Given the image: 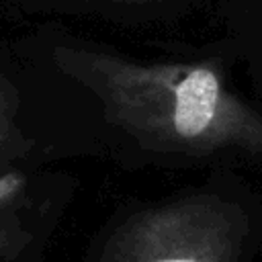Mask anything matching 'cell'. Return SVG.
Listing matches in <instances>:
<instances>
[{"label": "cell", "mask_w": 262, "mask_h": 262, "mask_svg": "<svg viewBox=\"0 0 262 262\" xmlns=\"http://www.w3.org/2000/svg\"><path fill=\"white\" fill-rule=\"evenodd\" d=\"M102 2H117V4H151V2H162V0H102Z\"/></svg>", "instance_id": "obj_6"}, {"label": "cell", "mask_w": 262, "mask_h": 262, "mask_svg": "<svg viewBox=\"0 0 262 262\" xmlns=\"http://www.w3.org/2000/svg\"><path fill=\"white\" fill-rule=\"evenodd\" d=\"M239 231L235 213L221 203H172L123 223L104 262H235Z\"/></svg>", "instance_id": "obj_2"}, {"label": "cell", "mask_w": 262, "mask_h": 262, "mask_svg": "<svg viewBox=\"0 0 262 262\" xmlns=\"http://www.w3.org/2000/svg\"><path fill=\"white\" fill-rule=\"evenodd\" d=\"M16 108H18V92L10 80L0 76V156L8 154V149L14 145Z\"/></svg>", "instance_id": "obj_3"}, {"label": "cell", "mask_w": 262, "mask_h": 262, "mask_svg": "<svg viewBox=\"0 0 262 262\" xmlns=\"http://www.w3.org/2000/svg\"><path fill=\"white\" fill-rule=\"evenodd\" d=\"M53 59L100 98L111 123L149 147L262 151V115L227 88L211 61L139 63L78 47H55Z\"/></svg>", "instance_id": "obj_1"}, {"label": "cell", "mask_w": 262, "mask_h": 262, "mask_svg": "<svg viewBox=\"0 0 262 262\" xmlns=\"http://www.w3.org/2000/svg\"><path fill=\"white\" fill-rule=\"evenodd\" d=\"M29 235L20 223V217L8 209H0V260L12 258L25 244Z\"/></svg>", "instance_id": "obj_4"}, {"label": "cell", "mask_w": 262, "mask_h": 262, "mask_svg": "<svg viewBox=\"0 0 262 262\" xmlns=\"http://www.w3.org/2000/svg\"><path fill=\"white\" fill-rule=\"evenodd\" d=\"M18 184H20V178H18V176H4V178H0V196H2V199L10 196V194L18 188ZM0 209H2V207H0Z\"/></svg>", "instance_id": "obj_5"}]
</instances>
